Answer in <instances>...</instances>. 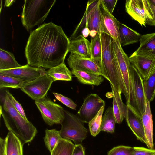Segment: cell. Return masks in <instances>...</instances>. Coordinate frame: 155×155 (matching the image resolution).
Instances as JSON below:
<instances>
[{
  "instance_id": "obj_1",
  "label": "cell",
  "mask_w": 155,
  "mask_h": 155,
  "mask_svg": "<svg viewBox=\"0 0 155 155\" xmlns=\"http://www.w3.org/2000/svg\"><path fill=\"white\" fill-rule=\"evenodd\" d=\"M70 40L62 27L52 22L31 32L25 49L28 64L50 69L64 62Z\"/></svg>"
},
{
  "instance_id": "obj_2",
  "label": "cell",
  "mask_w": 155,
  "mask_h": 155,
  "mask_svg": "<svg viewBox=\"0 0 155 155\" xmlns=\"http://www.w3.org/2000/svg\"><path fill=\"white\" fill-rule=\"evenodd\" d=\"M2 91L0 96V114L7 128L23 144L31 142L37 133L36 128L16 109L9 98L7 90Z\"/></svg>"
},
{
  "instance_id": "obj_3",
  "label": "cell",
  "mask_w": 155,
  "mask_h": 155,
  "mask_svg": "<svg viewBox=\"0 0 155 155\" xmlns=\"http://www.w3.org/2000/svg\"><path fill=\"white\" fill-rule=\"evenodd\" d=\"M100 34L102 52L99 65L104 77L110 82L116 92L121 94L118 77L117 63L113 46L114 38L104 32H101Z\"/></svg>"
},
{
  "instance_id": "obj_4",
  "label": "cell",
  "mask_w": 155,
  "mask_h": 155,
  "mask_svg": "<svg viewBox=\"0 0 155 155\" xmlns=\"http://www.w3.org/2000/svg\"><path fill=\"white\" fill-rule=\"evenodd\" d=\"M113 46L118 66V77L120 88L124 95L127 105L129 104L135 109L131 73V64L129 57L123 50L120 42L114 39Z\"/></svg>"
},
{
  "instance_id": "obj_5",
  "label": "cell",
  "mask_w": 155,
  "mask_h": 155,
  "mask_svg": "<svg viewBox=\"0 0 155 155\" xmlns=\"http://www.w3.org/2000/svg\"><path fill=\"white\" fill-rule=\"evenodd\" d=\"M55 0H26L21 15L22 24L28 31L41 25L47 17Z\"/></svg>"
},
{
  "instance_id": "obj_6",
  "label": "cell",
  "mask_w": 155,
  "mask_h": 155,
  "mask_svg": "<svg viewBox=\"0 0 155 155\" xmlns=\"http://www.w3.org/2000/svg\"><path fill=\"white\" fill-rule=\"evenodd\" d=\"M78 116L64 110V118L59 130L61 137L73 141L75 145L82 144L88 130Z\"/></svg>"
},
{
  "instance_id": "obj_7",
  "label": "cell",
  "mask_w": 155,
  "mask_h": 155,
  "mask_svg": "<svg viewBox=\"0 0 155 155\" xmlns=\"http://www.w3.org/2000/svg\"><path fill=\"white\" fill-rule=\"evenodd\" d=\"M35 103L44 122L48 125L61 124L64 118V110L60 105L53 101L46 96Z\"/></svg>"
},
{
  "instance_id": "obj_8",
  "label": "cell",
  "mask_w": 155,
  "mask_h": 155,
  "mask_svg": "<svg viewBox=\"0 0 155 155\" xmlns=\"http://www.w3.org/2000/svg\"><path fill=\"white\" fill-rule=\"evenodd\" d=\"M100 0L88 1L84 15L74 32L70 37L73 38L77 36L84 25L90 31L95 30L100 34V15L99 10Z\"/></svg>"
},
{
  "instance_id": "obj_9",
  "label": "cell",
  "mask_w": 155,
  "mask_h": 155,
  "mask_svg": "<svg viewBox=\"0 0 155 155\" xmlns=\"http://www.w3.org/2000/svg\"><path fill=\"white\" fill-rule=\"evenodd\" d=\"M54 81L46 73L31 82L25 83L21 89L35 101H36L46 96Z\"/></svg>"
},
{
  "instance_id": "obj_10",
  "label": "cell",
  "mask_w": 155,
  "mask_h": 155,
  "mask_svg": "<svg viewBox=\"0 0 155 155\" xmlns=\"http://www.w3.org/2000/svg\"><path fill=\"white\" fill-rule=\"evenodd\" d=\"M105 105V102L98 95L90 94L84 99L78 116L83 123H88Z\"/></svg>"
},
{
  "instance_id": "obj_11",
  "label": "cell",
  "mask_w": 155,
  "mask_h": 155,
  "mask_svg": "<svg viewBox=\"0 0 155 155\" xmlns=\"http://www.w3.org/2000/svg\"><path fill=\"white\" fill-rule=\"evenodd\" d=\"M130 73L135 98V110L142 116L145 111L147 102L144 89L143 80L135 68L131 64Z\"/></svg>"
},
{
  "instance_id": "obj_12",
  "label": "cell",
  "mask_w": 155,
  "mask_h": 155,
  "mask_svg": "<svg viewBox=\"0 0 155 155\" xmlns=\"http://www.w3.org/2000/svg\"><path fill=\"white\" fill-rule=\"evenodd\" d=\"M100 32H105L119 42L120 23L107 10L102 0H100Z\"/></svg>"
},
{
  "instance_id": "obj_13",
  "label": "cell",
  "mask_w": 155,
  "mask_h": 155,
  "mask_svg": "<svg viewBox=\"0 0 155 155\" xmlns=\"http://www.w3.org/2000/svg\"><path fill=\"white\" fill-rule=\"evenodd\" d=\"M46 73L42 67L37 68L28 64L8 70H0V74L12 76L26 83L31 82Z\"/></svg>"
},
{
  "instance_id": "obj_14",
  "label": "cell",
  "mask_w": 155,
  "mask_h": 155,
  "mask_svg": "<svg viewBox=\"0 0 155 155\" xmlns=\"http://www.w3.org/2000/svg\"><path fill=\"white\" fill-rule=\"evenodd\" d=\"M129 127L138 140L147 145L142 117L129 104L127 105L125 118Z\"/></svg>"
},
{
  "instance_id": "obj_15",
  "label": "cell",
  "mask_w": 155,
  "mask_h": 155,
  "mask_svg": "<svg viewBox=\"0 0 155 155\" xmlns=\"http://www.w3.org/2000/svg\"><path fill=\"white\" fill-rule=\"evenodd\" d=\"M67 63L71 70H76L91 72L104 77L98 64L91 58L71 53L67 59Z\"/></svg>"
},
{
  "instance_id": "obj_16",
  "label": "cell",
  "mask_w": 155,
  "mask_h": 155,
  "mask_svg": "<svg viewBox=\"0 0 155 155\" xmlns=\"http://www.w3.org/2000/svg\"><path fill=\"white\" fill-rule=\"evenodd\" d=\"M130 62L136 69L143 80H146L155 71V60L133 53L129 57Z\"/></svg>"
},
{
  "instance_id": "obj_17",
  "label": "cell",
  "mask_w": 155,
  "mask_h": 155,
  "mask_svg": "<svg viewBox=\"0 0 155 155\" xmlns=\"http://www.w3.org/2000/svg\"><path fill=\"white\" fill-rule=\"evenodd\" d=\"M145 0H127L125 8L126 12L141 26H146V14Z\"/></svg>"
},
{
  "instance_id": "obj_18",
  "label": "cell",
  "mask_w": 155,
  "mask_h": 155,
  "mask_svg": "<svg viewBox=\"0 0 155 155\" xmlns=\"http://www.w3.org/2000/svg\"><path fill=\"white\" fill-rule=\"evenodd\" d=\"M140 45L133 53L155 60V33L141 35Z\"/></svg>"
},
{
  "instance_id": "obj_19",
  "label": "cell",
  "mask_w": 155,
  "mask_h": 155,
  "mask_svg": "<svg viewBox=\"0 0 155 155\" xmlns=\"http://www.w3.org/2000/svg\"><path fill=\"white\" fill-rule=\"evenodd\" d=\"M70 40L68 52L91 58L90 43L82 35Z\"/></svg>"
},
{
  "instance_id": "obj_20",
  "label": "cell",
  "mask_w": 155,
  "mask_h": 155,
  "mask_svg": "<svg viewBox=\"0 0 155 155\" xmlns=\"http://www.w3.org/2000/svg\"><path fill=\"white\" fill-rule=\"evenodd\" d=\"M142 118L148 148L153 149L154 147L152 115L150 102L147 101L145 112Z\"/></svg>"
},
{
  "instance_id": "obj_21",
  "label": "cell",
  "mask_w": 155,
  "mask_h": 155,
  "mask_svg": "<svg viewBox=\"0 0 155 155\" xmlns=\"http://www.w3.org/2000/svg\"><path fill=\"white\" fill-rule=\"evenodd\" d=\"M72 75L81 83L87 85L98 86L104 81L103 77L98 74L79 70H71Z\"/></svg>"
},
{
  "instance_id": "obj_22",
  "label": "cell",
  "mask_w": 155,
  "mask_h": 155,
  "mask_svg": "<svg viewBox=\"0 0 155 155\" xmlns=\"http://www.w3.org/2000/svg\"><path fill=\"white\" fill-rule=\"evenodd\" d=\"M5 139V155H23L24 144L15 135L9 131Z\"/></svg>"
},
{
  "instance_id": "obj_23",
  "label": "cell",
  "mask_w": 155,
  "mask_h": 155,
  "mask_svg": "<svg viewBox=\"0 0 155 155\" xmlns=\"http://www.w3.org/2000/svg\"><path fill=\"white\" fill-rule=\"evenodd\" d=\"M119 31L120 43L122 46L139 41L141 35L125 24L120 23Z\"/></svg>"
},
{
  "instance_id": "obj_24",
  "label": "cell",
  "mask_w": 155,
  "mask_h": 155,
  "mask_svg": "<svg viewBox=\"0 0 155 155\" xmlns=\"http://www.w3.org/2000/svg\"><path fill=\"white\" fill-rule=\"evenodd\" d=\"M113 94V109L116 123L120 124L125 118L127 110V105L123 102L121 94L116 91L110 84Z\"/></svg>"
},
{
  "instance_id": "obj_25",
  "label": "cell",
  "mask_w": 155,
  "mask_h": 155,
  "mask_svg": "<svg viewBox=\"0 0 155 155\" xmlns=\"http://www.w3.org/2000/svg\"><path fill=\"white\" fill-rule=\"evenodd\" d=\"M46 74L54 81L57 80L71 81L72 80L71 71L67 68L64 62L49 69L46 71Z\"/></svg>"
},
{
  "instance_id": "obj_26",
  "label": "cell",
  "mask_w": 155,
  "mask_h": 155,
  "mask_svg": "<svg viewBox=\"0 0 155 155\" xmlns=\"http://www.w3.org/2000/svg\"><path fill=\"white\" fill-rule=\"evenodd\" d=\"M116 123L113 107L109 106L102 117L101 131L111 133H114Z\"/></svg>"
},
{
  "instance_id": "obj_27",
  "label": "cell",
  "mask_w": 155,
  "mask_h": 155,
  "mask_svg": "<svg viewBox=\"0 0 155 155\" xmlns=\"http://www.w3.org/2000/svg\"><path fill=\"white\" fill-rule=\"evenodd\" d=\"M15 60L13 54L0 49V70H5L21 67Z\"/></svg>"
},
{
  "instance_id": "obj_28",
  "label": "cell",
  "mask_w": 155,
  "mask_h": 155,
  "mask_svg": "<svg viewBox=\"0 0 155 155\" xmlns=\"http://www.w3.org/2000/svg\"><path fill=\"white\" fill-rule=\"evenodd\" d=\"M45 131L44 141L45 146L51 153L63 138L60 134L59 131L56 129L49 130L47 129Z\"/></svg>"
},
{
  "instance_id": "obj_29",
  "label": "cell",
  "mask_w": 155,
  "mask_h": 155,
  "mask_svg": "<svg viewBox=\"0 0 155 155\" xmlns=\"http://www.w3.org/2000/svg\"><path fill=\"white\" fill-rule=\"evenodd\" d=\"M75 146L71 140L62 138L51 153V155H72Z\"/></svg>"
},
{
  "instance_id": "obj_30",
  "label": "cell",
  "mask_w": 155,
  "mask_h": 155,
  "mask_svg": "<svg viewBox=\"0 0 155 155\" xmlns=\"http://www.w3.org/2000/svg\"><path fill=\"white\" fill-rule=\"evenodd\" d=\"M90 43L91 59L98 64L102 52L100 34L97 33L94 37L91 38Z\"/></svg>"
},
{
  "instance_id": "obj_31",
  "label": "cell",
  "mask_w": 155,
  "mask_h": 155,
  "mask_svg": "<svg viewBox=\"0 0 155 155\" xmlns=\"http://www.w3.org/2000/svg\"><path fill=\"white\" fill-rule=\"evenodd\" d=\"M26 83L14 77L0 74V89L21 88Z\"/></svg>"
},
{
  "instance_id": "obj_32",
  "label": "cell",
  "mask_w": 155,
  "mask_h": 155,
  "mask_svg": "<svg viewBox=\"0 0 155 155\" xmlns=\"http://www.w3.org/2000/svg\"><path fill=\"white\" fill-rule=\"evenodd\" d=\"M105 106H103L97 114L88 123L90 134L94 137L97 136L101 131L103 114Z\"/></svg>"
},
{
  "instance_id": "obj_33",
  "label": "cell",
  "mask_w": 155,
  "mask_h": 155,
  "mask_svg": "<svg viewBox=\"0 0 155 155\" xmlns=\"http://www.w3.org/2000/svg\"><path fill=\"white\" fill-rule=\"evenodd\" d=\"M143 84L145 94L147 101H152L155 97V71L146 80Z\"/></svg>"
},
{
  "instance_id": "obj_34",
  "label": "cell",
  "mask_w": 155,
  "mask_h": 155,
  "mask_svg": "<svg viewBox=\"0 0 155 155\" xmlns=\"http://www.w3.org/2000/svg\"><path fill=\"white\" fill-rule=\"evenodd\" d=\"M145 0L146 24L150 26H155V6L151 4L149 0Z\"/></svg>"
},
{
  "instance_id": "obj_35",
  "label": "cell",
  "mask_w": 155,
  "mask_h": 155,
  "mask_svg": "<svg viewBox=\"0 0 155 155\" xmlns=\"http://www.w3.org/2000/svg\"><path fill=\"white\" fill-rule=\"evenodd\" d=\"M133 147L120 145L113 148L107 153V155H131Z\"/></svg>"
},
{
  "instance_id": "obj_36",
  "label": "cell",
  "mask_w": 155,
  "mask_h": 155,
  "mask_svg": "<svg viewBox=\"0 0 155 155\" xmlns=\"http://www.w3.org/2000/svg\"><path fill=\"white\" fill-rule=\"evenodd\" d=\"M53 93L57 100L68 107L76 110L77 105L71 99L59 93L56 92Z\"/></svg>"
},
{
  "instance_id": "obj_37",
  "label": "cell",
  "mask_w": 155,
  "mask_h": 155,
  "mask_svg": "<svg viewBox=\"0 0 155 155\" xmlns=\"http://www.w3.org/2000/svg\"><path fill=\"white\" fill-rule=\"evenodd\" d=\"M131 155H155V149L143 147H134Z\"/></svg>"
},
{
  "instance_id": "obj_38",
  "label": "cell",
  "mask_w": 155,
  "mask_h": 155,
  "mask_svg": "<svg viewBox=\"0 0 155 155\" xmlns=\"http://www.w3.org/2000/svg\"><path fill=\"white\" fill-rule=\"evenodd\" d=\"M7 92L9 98L15 108L25 119L28 120L24 111L21 104L15 99L12 95L7 90Z\"/></svg>"
},
{
  "instance_id": "obj_39",
  "label": "cell",
  "mask_w": 155,
  "mask_h": 155,
  "mask_svg": "<svg viewBox=\"0 0 155 155\" xmlns=\"http://www.w3.org/2000/svg\"><path fill=\"white\" fill-rule=\"evenodd\" d=\"M109 12L112 14L116 5L118 1L117 0H102Z\"/></svg>"
},
{
  "instance_id": "obj_40",
  "label": "cell",
  "mask_w": 155,
  "mask_h": 155,
  "mask_svg": "<svg viewBox=\"0 0 155 155\" xmlns=\"http://www.w3.org/2000/svg\"><path fill=\"white\" fill-rule=\"evenodd\" d=\"M72 155H85V150L82 144L75 145Z\"/></svg>"
},
{
  "instance_id": "obj_41",
  "label": "cell",
  "mask_w": 155,
  "mask_h": 155,
  "mask_svg": "<svg viewBox=\"0 0 155 155\" xmlns=\"http://www.w3.org/2000/svg\"><path fill=\"white\" fill-rule=\"evenodd\" d=\"M5 139L0 138V155H5Z\"/></svg>"
},
{
  "instance_id": "obj_42",
  "label": "cell",
  "mask_w": 155,
  "mask_h": 155,
  "mask_svg": "<svg viewBox=\"0 0 155 155\" xmlns=\"http://www.w3.org/2000/svg\"><path fill=\"white\" fill-rule=\"evenodd\" d=\"M90 30L87 27H85L81 31V34L82 36L84 38L87 37L89 35Z\"/></svg>"
},
{
  "instance_id": "obj_43",
  "label": "cell",
  "mask_w": 155,
  "mask_h": 155,
  "mask_svg": "<svg viewBox=\"0 0 155 155\" xmlns=\"http://www.w3.org/2000/svg\"><path fill=\"white\" fill-rule=\"evenodd\" d=\"M15 0H6L5 1L4 6L9 7L15 2Z\"/></svg>"
},
{
  "instance_id": "obj_44",
  "label": "cell",
  "mask_w": 155,
  "mask_h": 155,
  "mask_svg": "<svg viewBox=\"0 0 155 155\" xmlns=\"http://www.w3.org/2000/svg\"><path fill=\"white\" fill-rule=\"evenodd\" d=\"M97 33V32L95 30H91L90 31L89 35L91 38H93L96 36Z\"/></svg>"
},
{
  "instance_id": "obj_45",
  "label": "cell",
  "mask_w": 155,
  "mask_h": 155,
  "mask_svg": "<svg viewBox=\"0 0 155 155\" xmlns=\"http://www.w3.org/2000/svg\"><path fill=\"white\" fill-rule=\"evenodd\" d=\"M149 2L155 6V0H149Z\"/></svg>"
}]
</instances>
